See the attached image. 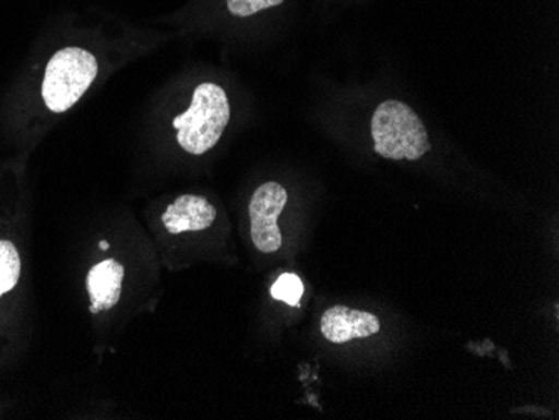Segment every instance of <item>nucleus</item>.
<instances>
[{
	"mask_svg": "<svg viewBox=\"0 0 559 420\" xmlns=\"http://www.w3.org/2000/svg\"><path fill=\"white\" fill-rule=\"evenodd\" d=\"M99 249H100V250H108V249H109V243H108V241H100V243H99Z\"/></svg>",
	"mask_w": 559,
	"mask_h": 420,
	"instance_id": "nucleus-11",
	"label": "nucleus"
},
{
	"mask_svg": "<svg viewBox=\"0 0 559 420\" xmlns=\"http://www.w3.org/2000/svg\"><path fill=\"white\" fill-rule=\"evenodd\" d=\"M124 268L116 260L97 263L87 274V291H90L91 312L99 313L116 307L121 299Z\"/></svg>",
	"mask_w": 559,
	"mask_h": 420,
	"instance_id": "nucleus-7",
	"label": "nucleus"
},
{
	"mask_svg": "<svg viewBox=\"0 0 559 420\" xmlns=\"http://www.w3.org/2000/svg\"><path fill=\"white\" fill-rule=\"evenodd\" d=\"M370 131L377 155L392 161H417L432 147L419 116L397 99L379 105Z\"/></svg>",
	"mask_w": 559,
	"mask_h": 420,
	"instance_id": "nucleus-1",
	"label": "nucleus"
},
{
	"mask_svg": "<svg viewBox=\"0 0 559 420\" xmlns=\"http://www.w3.org/2000/svg\"><path fill=\"white\" fill-rule=\"evenodd\" d=\"M380 322L373 313L335 305L326 310L320 320V332L332 344H347L354 338H367L379 334Z\"/></svg>",
	"mask_w": 559,
	"mask_h": 420,
	"instance_id": "nucleus-5",
	"label": "nucleus"
},
{
	"mask_svg": "<svg viewBox=\"0 0 559 420\" xmlns=\"http://www.w3.org/2000/svg\"><path fill=\"white\" fill-rule=\"evenodd\" d=\"M215 206L206 197L197 194L176 197L162 216L163 225L173 235L206 230L215 224Z\"/></svg>",
	"mask_w": 559,
	"mask_h": 420,
	"instance_id": "nucleus-6",
	"label": "nucleus"
},
{
	"mask_svg": "<svg viewBox=\"0 0 559 420\" xmlns=\"http://www.w3.org/2000/svg\"><path fill=\"white\" fill-rule=\"evenodd\" d=\"M97 76V61L81 47H66L50 58L43 83V97L52 112H64L90 89Z\"/></svg>",
	"mask_w": 559,
	"mask_h": 420,
	"instance_id": "nucleus-3",
	"label": "nucleus"
},
{
	"mask_svg": "<svg viewBox=\"0 0 559 420\" xmlns=\"http://www.w3.org/2000/svg\"><path fill=\"white\" fill-rule=\"evenodd\" d=\"M285 0H226V8L237 17H250L265 9L284 4Z\"/></svg>",
	"mask_w": 559,
	"mask_h": 420,
	"instance_id": "nucleus-10",
	"label": "nucleus"
},
{
	"mask_svg": "<svg viewBox=\"0 0 559 420\" xmlns=\"http://www.w3.org/2000/svg\"><path fill=\"white\" fill-rule=\"evenodd\" d=\"M21 277V256L11 241L0 240V297L11 291Z\"/></svg>",
	"mask_w": 559,
	"mask_h": 420,
	"instance_id": "nucleus-8",
	"label": "nucleus"
},
{
	"mask_svg": "<svg viewBox=\"0 0 559 420\" xmlns=\"http://www.w3.org/2000/svg\"><path fill=\"white\" fill-rule=\"evenodd\" d=\"M230 121V103L225 89L215 83H201L191 106L173 119L178 143L190 155L201 156L218 144Z\"/></svg>",
	"mask_w": 559,
	"mask_h": 420,
	"instance_id": "nucleus-2",
	"label": "nucleus"
},
{
	"mask_svg": "<svg viewBox=\"0 0 559 420\" xmlns=\"http://www.w3.org/2000/svg\"><path fill=\"white\" fill-rule=\"evenodd\" d=\"M301 295H304V284L295 274L282 275L272 287L273 299L282 300L290 307L300 305Z\"/></svg>",
	"mask_w": 559,
	"mask_h": 420,
	"instance_id": "nucleus-9",
	"label": "nucleus"
},
{
	"mask_svg": "<svg viewBox=\"0 0 559 420\" xmlns=\"http://www.w3.org/2000/svg\"><path fill=\"white\" fill-rule=\"evenodd\" d=\"M288 202L287 190L275 181L262 184L251 196L250 227L251 240L262 253L278 252L282 247V231L276 219Z\"/></svg>",
	"mask_w": 559,
	"mask_h": 420,
	"instance_id": "nucleus-4",
	"label": "nucleus"
}]
</instances>
